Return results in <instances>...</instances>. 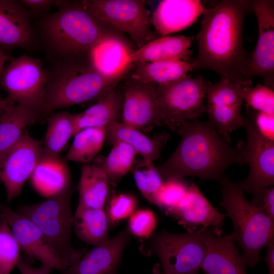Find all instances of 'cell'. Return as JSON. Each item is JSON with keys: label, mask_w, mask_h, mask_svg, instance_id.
I'll list each match as a JSON object with an SVG mask.
<instances>
[{"label": "cell", "mask_w": 274, "mask_h": 274, "mask_svg": "<svg viewBox=\"0 0 274 274\" xmlns=\"http://www.w3.org/2000/svg\"><path fill=\"white\" fill-rule=\"evenodd\" d=\"M266 247V254L263 260L267 266L269 274H274V238L269 242Z\"/></svg>", "instance_id": "obj_45"}, {"label": "cell", "mask_w": 274, "mask_h": 274, "mask_svg": "<svg viewBox=\"0 0 274 274\" xmlns=\"http://www.w3.org/2000/svg\"><path fill=\"white\" fill-rule=\"evenodd\" d=\"M73 191L72 184L42 201L20 205L16 211L38 226L48 244L59 257L64 270L84 255L82 251L74 248L72 242L74 215L71 199Z\"/></svg>", "instance_id": "obj_6"}, {"label": "cell", "mask_w": 274, "mask_h": 274, "mask_svg": "<svg viewBox=\"0 0 274 274\" xmlns=\"http://www.w3.org/2000/svg\"><path fill=\"white\" fill-rule=\"evenodd\" d=\"M159 271V270H157V274H159V271ZM189 274H198V271H196V272H194L191 273H189Z\"/></svg>", "instance_id": "obj_49"}, {"label": "cell", "mask_w": 274, "mask_h": 274, "mask_svg": "<svg viewBox=\"0 0 274 274\" xmlns=\"http://www.w3.org/2000/svg\"><path fill=\"white\" fill-rule=\"evenodd\" d=\"M205 8L200 0H163L150 18L161 37L184 30L194 23Z\"/></svg>", "instance_id": "obj_21"}, {"label": "cell", "mask_w": 274, "mask_h": 274, "mask_svg": "<svg viewBox=\"0 0 274 274\" xmlns=\"http://www.w3.org/2000/svg\"><path fill=\"white\" fill-rule=\"evenodd\" d=\"M241 109L227 106H207L209 121L214 126L222 138L228 142L230 143V133L245 126V119L241 113Z\"/></svg>", "instance_id": "obj_33"}, {"label": "cell", "mask_w": 274, "mask_h": 274, "mask_svg": "<svg viewBox=\"0 0 274 274\" xmlns=\"http://www.w3.org/2000/svg\"><path fill=\"white\" fill-rule=\"evenodd\" d=\"M40 120L36 112L20 105H7L0 116V170L9 152L27 131Z\"/></svg>", "instance_id": "obj_23"}, {"label": "cell", "mask_w": 274, "mask_h": 274, "mask_svg": "<svg viewBox=\"0 0 274 274\" xmlns=\"http://www.w3.org/2000/svg\"><path fill=\"white\" fill-rule=\"evenodd\" d=\"M74 116L67 111H60L48 117L42 157H60L61 152L74 134Z\"/></svg>", "instance_id": "obj_30"}, {"label": "cell", "mask_w": 274, "mask_h": 274, "mask_svg": "<svg viewBox=\"0 0 274 274\" xmlns=\"http://www.w3.org/2000/svg\"><path fill=\"white\" fill-rule=\"evenodd\" d=\"M193 37L167 36L156 38L134 50L129 56V63L180 60L189 62L192 52L189 50Z\"/></svg>", "instance_id": "obj_22"}, {"label": "cell", "mask_w": 274, "mask_h": 274, "mask_svg": "<svg viewBox=\"0 0 274 274\" xmlns=\"http://www.w3.org/2000/svg\"><path fill=\"white\" fill-rule=\"evenodd\" d=\"M208 86L202 76H190L157 85L156 124L175 131L183 122L202 116L207 112L203 100Z\"/></svg>", "instance_id": "obj_7"}, {"label": "cell", "mask_w": 274, "mask_h": 274, "mask_svg": "<svg viewBox=\"0 0 274 274\" xmlns=\"http://www.w3.org/2000/svg\"><path fill=\"white\" fill-rule=\"evenodd\" d=\"M253 121L262 136L274 141V115L258 112Z\"/></svg>", "instance_id": "obj_41"}, {"label": "cell", "mask_w": 274, "mask_h": 274, "mask_svg": "<svg viewBox=\"0 0 274 274\" xmlns=\"http://www.w3.org/2000/svg\"><path fill=\"white\" fill-rule=\"evenodd\" d=\"M175 131L181 137L180 143L170 157L157 167L163 179L196 176L219 182L229 166L246 164L244 147H232L209 121H185Z\"/></svg>", "instance_id": "obj_2"}, {"label": "cell", "mask_w": 274, "mask_h": 274, "mask_svg": "<svg viewBox=\"0 0 274 274\" xmlns=\"http://www.w3.org/2000/svg\"><path fill=\"white\" fill-rule=\"evenodd\" d=\"M178 220L188 232L211 228L214 232L221 236L225 215L213 207L199 190L192 183L178 204L168 214Z\"/></svg>", "instance_id": "obj_16"}, {"label": "cell", "mask_w": 274, "mask_h": 274, "mask_svg": "<svg viewBox=\"0 0 274 274\" xmlns=\"http://www.w3.org/2000/svg\"><path fill=\"white\" fill-rule=\"evenodd\" d=\"M96 19L127 33L138 48L157 38L151 29L150 12L145 0H82Z\"/></svg>", "instance_id": "obj_10"}, {"label": "cell", "mask_w": 274, "mask_h": 274, "mask_svg": "<svg viewBox=\"0 0 274 274\" xmlns=\"http://www.w3.org/2000/svg\"><path fill=\"white\" fill-rule=\"evenodd\" d=\"M250 10L247 0H222L205 9L197 36L198 54L191 62L193 70H211L244 87L252 86L247 76L250 56L243 42L244 21Z\"/></svg>", "instance_id": "obj_1"}, {"label": "cell", "mask_w": 274, "mask_h": 274, "mask_svg": "<svg viewBox=\"0 0 274 274\" xmlns=\"http://www.w3.org/2000/svg\"><path fill=\"white\" fill-rule=\"evenodd\" d=\"M200 231L204 246L200 268L204 274H247L246 263L231 234L219 236L211 228Z\"/></svg>", "instance_id": "obj_17"}, {"label": "cell", "mask_w": 274, "mask_h": 274, "mask_svg": "<svg viewBox=\"0 0 274 274\" xmlns=\"http://www.w3.org/2000/svg\"><path fill=\"white\" fill-rule=\"evenodd\" d=\"M243 87L223 78L214 84L208 82L206 92L208 105L227 106L241 109L244 100Z\"/></svg>", "instance_id": "obj_34"}, {"label": "cell", "mask_w": 274, "mask_h": 274, "mask_svg": "<svg viewBox=\"0 0 274 274\" xmlns=\"http://www.w3.org/2000/svg\"><path fill=\"white\" fill-rule=\"evenodd\" d=\"M12 104V103H8V104H3V105H0V116H1V114H2L4 108H5L7 105H8V104Z\"/></svg>", "instance_id": "obj_48"}, {"label": "cell", "mask_w": 274, "mask_h": 274, "mask_svg": "<svg viewBox=\"0 0 274 274\" xmlns=\"http://www.w3.org/2000/svg\"><path fill=\"white\" fill-rule=\"evenodd\" d=\"M258 26V37L255 49L250 56L247 76L249 80L261 77L265 85L274 89V1H250Z\"/></svg>", "instance_id": "obj_12"}, {"label": "cell", "mask_w": 274, "mask_h": 274, "mask_svg": "<svg viewBox=\"0 0 274 274\" xmlns=\"http://www.w3.org/2000/svg\"><path fill=\"white\" fill-rule=\"evenodd\" d=\"M136 203V199L132 195L121 193L113 197L106 213L109 222L114 224L129 218L134 211Z\"/></svg>", "instance_id": "obj_40"}, {"label": "cell", "mask_w": 274, "mask_h": 274, "mask_svg": "<svg viewBox=\"0 0 274 274\" xmlns=\"http://www.w3.org/2000/svg\"><path fill=\"white\" fill-rule=\"evenodd\" d=\"M43 142L26 131L6 156L0 170V184L5 187L7 202L19 196L42 157Z\"/></svg>", "instance_id": "obj_13"}, {"label": "cell", "mask_w": 274, "mask_h": 274, "mask_svg": "<svg viewBox=\"0 0 274 274\" xmlns=\"http://www.w3.org/2000/svg\"><path fill=\"white\" fill-rule=\"evenodd\" d=\"M16 267L19 269L20 274H50L52 269L45 264H42L38 267H34L21 257Z\"/></svg>", "instance_id": "obj_44"}, {"label": "cell", "mask_w": 274, "mask_h": 274, "mask_svg": "<svg viewBox=\"0 0 274 274\" xmlns=\"http://www.w3.org/2000/svg\"><path fill=\"white\" fill-rule=\"evenodd\" d=\"M146 239L140 251L159 258L162 274H189L200 268L204 246L200 229L184 233L162 230Z\"/></svg>", "instance_id": "obj_8"}, {"label": "cell", "mask_w": 274, "mask_h": 274, "mask_svg": "<svg viewBox=\"0 0 274 274\" xmlns=\"http://www.w3.org/2000/svg\"><path fill=\"white\" fill-rule=\"evenodd\" d=\"M20 250L7 222L0 217V274H11L20 258Z\"/></svg>", "instance_id": "obj_36"}, {"label": "cell", "mask_w": 274, "mask_h": 274, "mask_svg": "<svg viewBox=\"0 0 274 274\" xmlns=\"http://www.w3.org/2000/svg\"><path fill=\"white\" fill-rule=\"evenodd\" d=\"M245 119L247 140L244 150L250 172L247 178L237 184L255 197L264 189L273 186L274 141L262 136L252 120Z\"/></svg>", "instance_id": "obj_11"}, {"label": "cell", "mask_w": 274, "mask_h": 274, "mask_svg": "<svg viewBox=\"0 0 274 274\" xmlns=\"http://www.w3.org/2000/svg\"><path fill=\"white\" fill-rule=\"evenodd\" d=\"M0 217L7 222L21 250L52 269L64 268L55 251L38 226L27 217L0 203Z\"/></svg>", "instance_id": "obj_14"}, {"label": "cell", "mask_w": 274, "mask_h": 274, "mask_svg": "<svg viewBox=\"0 0 274 274\" xmlns=\"http://www.w3.org/2000/svg\"><path fill=\"white\" fill-rule=\"evenodd\" d=\"M219 183L222 193L220 206L233 225L230 234L240 246L246 264L253 267L259 260L261 250L274 238V221L263 210L246 199L237 183L225 176Z\"/></svg>", "instance_id": "obj_5"}, {"label": "cell", "mask_w": 274, "mask_h": 274, "mask_svg": "<svg viewBox=\"0 0 274 274\" xmlns=\"http://www.w3.org/2000/svg\"><path fill=\"white\" fill-rule=\"evenodd\" d=\"M12 59L11 57L7 54L6 51L0 48V77L4 71V66L5 62Z\"/></svg>", "instance_id": "obj_46"}, {"label": "cell", "mask_w": 274, "mask_h": 274, "mask_svg": "<svg viewBox=\"0 0 274 274\" xmlns=\"http://www.w3.org/2000/svg\"><path fill=\"white\" fill-rule=\"evenodd\" d=\"M131 76L156 85L172 82L184 78L193 71L191 62L180 60L157 62H136Z\"/></svg>", "instance_id": "obj_29"}, {"label": "cell", "mask_w": 274, "mask_h": 274, "mask_svg": "<svg viewBox=\"0 0 274 274\" xmlns=\"http://www.w3.org/2000/svg\"><path fill=\"white\" fill-rule=\"evenodd\" d=\"M256 206L262 209L266 215L274 221V188H266L254 197L252 202Z\"/></svg>", "instance_id": "obj_42"}, {"label": "cell", "mask_w": 274, "mask_h": 274, "mask_svg": "<svg viewBox=\"0 0 274 274\" xmlns=\"http://www.w3.org/2000/svg\"><path fill=\"white\" fill-rule=\"evenodd\" d=\"M243 98L247 107L274 115V91L268 87L257 84L243 87Z\"/></svg>", "instance_id": "obj_38"}, {"label": "cell", "mask_w": 274, "mask_h": 274, "mask_svg": "<svg viewBox=\"0 0 274 274\" xmlns=\"http://www.w3.org/2000/svg\"><path fill=\"white\" fill-rule=\"evenodd\" d=\"M156 225L153 212L148 209H140L134 211L129 216L127 227L131 234L146 239L153 234Z\"/></svg>", "instance_id": "obj_39"}, {"label": "cell", "mask_w": 274, "mask_h": 274, "mask_svg": "<svg viewBox=\"0 0 274 274\" xmlns=\"http://www.w3.org/2000/svg\"><path fill=\"white\" fill-rule=\"evenodd\" d=\"M108 219L104 208H91L78 204L74 214L73 228L77 236L94 246L107 243Z\"/></svg>", "instance_id": "obj_27"}, {"label": "cell", "mask_w": 274, "mask_h": 274, "mask_svg": "<svg viewBox=\"0 0 274 274\" xmlns=\"http://www.w3.org/2000/svg\"><path fill=\"white\" fill-rule=\"evenodd\" d=\"M36 40L30 13L20 2L0 0V48L30 49Z\"/></svg>", "instance_id": "obj_18"}, {"label": "cell", "mask_w": 274, "mask_h": 274, "mask_svg": "<svg viewBox=\"0 0 274 274\" xmlns=\"http://www.w3.org/2000/svg\"><path fill=\"white\" fill-rule=\"evenodd\" d=\"M124 91L116 88L85 111L75 114L73 136L87 128L106 127L119 122L122 116Z\"/></svg>", "instance_id": "obj_24"}, {"label": "cell", "mask_w": 274, "mask_h": 274, "mask_svg": "<svg viewBox=\"0 0 274 274\" xmlns=\"http://www.w3.org/2000/svg\"><path fill=\"white\" fill-rule=\"evenodd\" d=\"M74 136L65 159L89 163L95 159L102 148L106 139V129L104 127L87 128L79 131Z\"/></svg>", "instance_id": "obj_31"}, {"label": "cell", "mask_w": 274, "mask_h": 274, "mask_svg": "<svg viewBox=\"0 0 274 274\" xmlns=\"http://www.w3.org/2000/svg\"><path fill=\"white\" fill-rule=\"evenodd\" d=\"M30 178L34 188L47 197L72 184L66 164L60 157H42Z\"/></svg>", "instance_id": "obj_28"}, {"label": "cell", "mask_w": 274, "mask_h": 274, "mask_svg": "<svg viewBox=\"0 0 274 274\" xmlns=\"http://www.w3.org/2000/svg\"><path fill=\"white\" fill-rule=\"evenodd\" d=\"M131 235L126 227L107 243L94 246L65 269L64 274H110L120 263Z\"/></svg>", "instance_id": "obj_20"}, {"label": "cell", "mask_w": 274, "mask_h": 274, "mask_svg": "<svg viewBox=\"0 0 274 274\" xmlns=\"http://www.w3.org/2000/svg\"><path fill=\"white\" fill-rule=\"evenodd\" d=\"M157 85L131 76L125 81L122 123L141 130L156 124Z\"/></svg>", "instance_id": "obj_15"}, {"label": "cell", "mask_w": 274, "mask_h": 274, "mask_svg": "<svg viewBox=\"0 0 274 274\" xmlns=\"http://www.w3.org/2000/svg\"><path fill=\"white\" fill-rule=\"evenodd\" d=\"M8 103H12L14 104L11 101H10L9 99H8L7 98L6 99H4L2 98V97L0 95V105H3Z\"/></svg>", "instance_id": "obj_47"}, {"label": "cell", "mask_w": 274, "mask_h": 274, "mask_svg": "<svg viewBox=\"0 0 274 274\" xmlns=\"http://www.w3.org/2000/svg\"><path fill=\"white\" fill-rule=\"evenodd\" d=\"M137 187L151 202L152 198L163 183V179L153 162L142 159L134 161L131 168Z\"/></svg>", "instance_id": "obj_35"}, {"label": "cell", "mask_w": 274, "mask_h": 274, "mask_svg": "<svg viewBox=\"0 0 274 274\" xmlns=\"http://www.w3.org/2000/svg\"><path fill=\"white\" fill-rule=\"evenodd\" d=\"M189 186L181 179H167L153 196L151 202L168 214L186 194Z\"/></svg>", "instance_id": "obj_37"}, {"label": "cell", "mask_w": 274, "mask_h": 274, "mask_svg": "<svg viewBox=\"0 0 274 274\" xmlns=\"http://www.w3.org/2000/svg\"><path fill=\"white\" fill-rule=\"evenodd\" d=\"M78 190L79 204L104 208L108 194L109 181L102 165V158L82 165Z\"/></svg>", "instance_id": "obj_26"}, {"label": "cell", "mask_w": 274, "mask_h": 274, "mask_svg": "<svg viewBox=\"0 0 274 274\" xmlns=\"http://www.w3.org/2000/svg\"><path fill=\"white\" fill-rule=\"evenodd\" d=\"M133 51L121 33H118L98 42L89 52L87 60L105 77L120 81L134 66L133 63L128 61Z\"/></svg>", "instance_id": "obj_19"}, {"label": "cell", "mask_w": 274, "mask_h": 274, "mask_svg": "<svg viewBox=\"0 0 274 274\" xmlns=\"http://www.w3.org/2000/svg\"><path fill=\"white\" fill-rule=\"evenodd\" d=\"M20 2L29 13L40 14L47 12L52 6L57 7L61 1L21 0Z\"/></svg>", "instance_id": "obj_43"}, {"label": "cell", "mask_w": 274, "mask_h": 274, "mask_svg": "<svg viewBox=\"0 0 274 274\" xmlns=\"http://www.w3.org/2000/svg\"><path fill=\"white\" fill-rule=\"evenodd\" d=\"M109 154L102 159L109 184L115 185L132 167L137 155L133 148L121 141H114Z\"/></svg>", "instance_id": "obj_32"}, {"label": "cell", "mask_w": 274, "mask_h": 274, "mask_svg": "<svg viewBox=\"0 0 274 274\" xmlns=\"http://www.w3.org/2000/svg\"><path fill=\"white\" fill-rule=\"evenodd\" d=\"M119 80L105 77L87 59L58 62L48 71L41 121L53 111L104 98Z\"/></svg>", "instance_id": "obj_4"}, {"label": "cell", "mask_w": 274, "mask_h": 274, "mask_svg": "<svg viewBox=\"0 0 274 274\" xmlns=\"http://www.w3.org/2000/svg\"><path fill=\"white\" fill-rule=\"evenodd\" d=\"M57 11L41 21L40 32L50 51L60 60L87 59L92 48L100 40L120 33L99 20L80 1H61Z\"/></svg>", "instance_id": "obj_3"}, {"label": "cell", "mask_w": 274, "mask_h": 274, "mask_svg": "<svg viewBox=\"0 0 274 274\" xmlns=\"http://www.w3.org/2000/svg\"><path fill=\"white\" fill-rule=\"evenodd\" d=\"M106 129V138L110 143L116 141L124 142L132 147L143 159L152 162L160 157L162 147L169 136L163 133L150 139L140 130L120 122L111 123Z\"/></svg>", "instance_id": "obj_25"}, {"label": "cell", "mask_w": 274, "mask_h": 274, "mask_svg": "<svg viewBox=\"0 0 274 274\" xmlns=\"http://www.w3.org/2000/svg\"><path fill=\"white\" fill-rule=\"evenodd\" d=\"M48 75L39 58L23 55L7 65L0 85L8 93V99L36 112L41 120Z\"/></svg>", "instance_id": "obj_9"}]
</instances>
